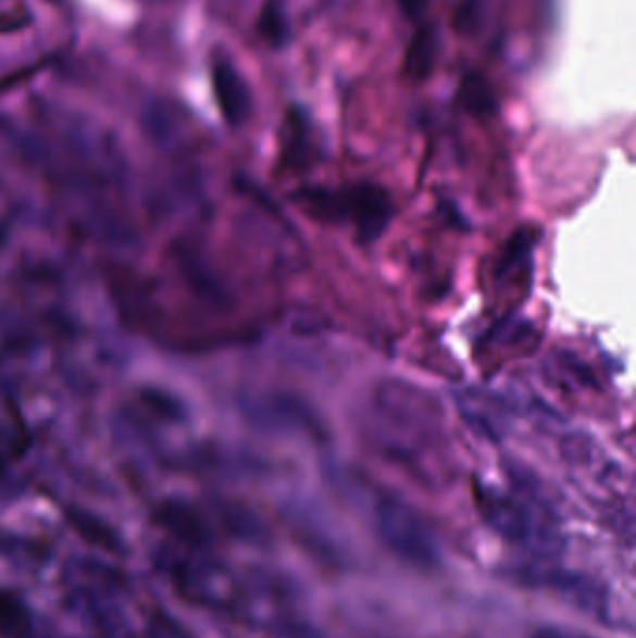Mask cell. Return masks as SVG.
<instances>
[{
  "label": "cell",
  "instance_id": "1",
  "mask_svg": "<svg viewBox=\"0 0 636 638\" xmlns=\"http://www.w3.org/2000/svg\"><path fill=\"white\" fill-rule=\"evenodd\" d=\"M366 428L383 454L419 473L435 467L448 447L439 403L403 379L379 383L367 405Z\"/></svg>",
  "mask_w": 636,
  "mask_h": 638
},
{
  "label": "cell",
  "instance_id": "2",
  "mask_svg": "<svg viewBox=\"0 0 636 638\" xmlns=\"http://www.w3.org/2000/svg\"><path fill=\"white\" fill-rule=\"evenodd\" d=\"M513 491L476 486L474 500L482 520L492 533L531 553L554 556L562 551V534L547 500L532 487V478L512 471Z\"/></svg>",
  "mask_w": 636,
  "mask_h": 638
},
{
  "label": "cell",
  "instance_id": "3",
  "mask_svg": "<svg viewBox=\"0 0 636 638\" xmlns=\"http://www.w3.org/2000/svg\"><path fill=\"white\" fill-rule=\"evenodd\" d=\"M294 202L322 223L349 224L364 243L374 241L392 218V200L374 184H354L340 189L310 187L294 195Z\"/></svg>",
  "mask_w": 636,
  "mask_h": 638
},
{
  "label": "cell",
  "instance_id": "4",
  "mask_svg": "<svg viewBox=\"0 0 636 638\" xmlns=\"http://www.w3.org/2000/svg\"><path fill=\"white\" fill-rule=\"evenodd\" d=\"M372 523L381 543L407 566L434 570L440 547L427 521L406 500L383 493L372 508Z\"/></svg>",
  "mask_w": 636,
  "mask_h": 638
},
{
  "label": "cell",
  "instance_id": "5",
  "mask_svg": "<svg viewBox=\"0 0 636 638\" xmlns=\"http://www.w3.org/2000/svg\"><path fill=\"white\" fill-rule=\"evenodd\" d=\"M211 80L219 107L226 120L234 125L244 124L245 120L249 118L252 98L247 80L234 66V62L224 57L215 59L211 67Z\"/></svg>",
  "mask_w": 636,
  "mask_h": 638
},
{
  "label": "cell",
  "instance_id": "6",
  "mask_svg": "<svg viewBox=\"0 0 636 638\" xmlns=\"http://www.w3.org/2000/svg\"><path fill=\"white\" fill-rule=\"evenodd\" d=\"M270 426L288 435H307L317 441L325 439L322 418L309 403L294 395H276L265 405Z\"/></svg>",
  "mask_w": 636,
  "mask_h": 638
},
{
  "label": "cell",
  "instance_id": "7",
  "mask_svg": "<svg viewBox=\"0 0 636 638\" xmlns=\"http://www.w3.org/2000/svg\"><path fill=\"white\" fill-rule=\"evenodd\" d=\"M538 579L581 611L590 612L596 618L607 616L609 611L607 596L603 588L597 586L594 580L584 579L578 575H564V573H552V575L547 573V575H539Z\"/></svg>",
  "mask_w": 636,
  "mask_h": 638
},
{
  "label": "cell",
  "instance_id": "8",
  "mask_svg": "<svg viewBox=\"0 0 636 638\" xmlns=\"http://www.w3.org/2000/svg\"><path fill=\"white\" fill-rule=\"evenodd\" d=\"M538 237L539 232L536 228L523 226L506 241L492 271L499 286L513 283L515 278L526 277Z\"/></svg>",
  "mask_w": 636,
  "mask_h": 638
},
{
  "label": "cell",
  "instance_id": "9",
  "mask_svg": "<svg viewBox=\"0 0 636 638\" xmlns=\"http://www.w3.org/2000/svg\"><path fill=\"white\" fill-rule=\"evenodd\" d=\"M440 36L435 27L420 28L406 53V73L413 80H426L439 59Z\"/></svg>",
  "mask_w": 636,
  "mask_h": 638
},
{
  "label": "cell",
  "instance_id": "10",
  "mask_svg": "<svg viewBox=\"0 0 636 638\" xmlns=\"http://www.w3.org/2000/svg\"><path fill=\"white\" fill-rule=\"evenodd\" d=\"M284 161L289 168H301L310 165L314 155V145L310 139V129L307 120L299 112H291L286 124V140H284Z\"/></svg>",
  "mask_w": 636,
  "mask_h": 638
},
{
  "label": "cell",
  "instance_id": "11",
  "mask_svg": "<svg viewBox=\"0 0 636 638\" xmlns=\"http://www.w3.org/2000/svg\"><path fill=\"white\" fill-rule=\"evenodd\" d=\"M458 101L476 118H489L497 112V98L489 83L479 73H469L465 79L461 80Z\"/></svg>",
  "mask_w": 636,
  "mask_h": 638
},
{
  "label": "cell",
  "instance_id": "12",
  "mask_svg": "<svg viewBox=\"0 0 636 638\" xmlns=\"http://www.w3.org/2000/svg\"><path fill=\"white\" fill-rule=\"evenodd\" d=\"M0 637L30 638L27 606L14 593L0 590Z\"/></svg>",
  "mask_w": 636,
  "mask_h": 638
},
{
  "label": "cell",
  "instance_id": "13",
  "mask_svg": "<svg viewBox=\"0 0 636 638\" xmlns=\"http://www.w3.org/2000/svg\"><path fill=\"white\" fill-rule=\"evenodd\" d=\"M466 421L471 426L486 434L487 437H500L502 435V413L499 409H492L495 405L487 402V398L479 400L476 395H466L465 400L461 402Z\"/></svg>",
  "mask_w": 636,
  "mask_h": 638
},
{
  "label": "cell",
  "instance_id": "14",
  "mask_svg": "<svg viewBox=\"0 0 636 638\" xmlns=\"http://www.w3.org/2000/svg\"><path fill=\"white\" fill-rule=\"evenodd\" d=\"M486 17V2L484 0H461L460 7L453 14V28L461 36H476L484 25Z\"/></svg>",
  "mask_w": 636,
  "mask_h": 638
},
{
  "label": "cell",
  "instance_id": "15",
  "mask_svg": "<svg viewBox=\"0 0 636 638\" xmlns=\"http://www.w3.org/2000/svg\"><path fill=\"white\" fill-rule=\"evenodd\" d=\"M260 33H262L265 40L270 41L271 46L280 47L288 41V23L284 20L283 10L276 4H270L263 10L262 20H260Z\"/></svg>",
  "mask_w": 636,
  "mask_h": 638
},
{
  "label": "cell",
  "instance_id": "16",
  "mask_svg": "<svg viewBox=\"0 0 636 638\" xmlns=\"http://www.w3.org/2000/svg\"><path fill=\"white\" fill-rule=\"evenodd\" d=\"M531 638H594L586 633L573 631L568 627H558V625H545L538 627L536 631L532 633Z\"/></svg>",
  "mask_w": 636,
  "mask_h": 638
},
{
  "label": "cell",
  "instance_id": "17",
  "mask_svg": "<svg viewBox=\"0 0 636 638\" xmlns=\"http://www.w3.org/2000/svg\"><path fill=\"white\" fill-rule=\"evenodd\" d=\"M398 2H400L401 14L406 15L407 20L419 21L426 14L432 0H398Z\"/></svg>",
  "mask_w": 636,
  "mask_h": 638
}]
</instances>
